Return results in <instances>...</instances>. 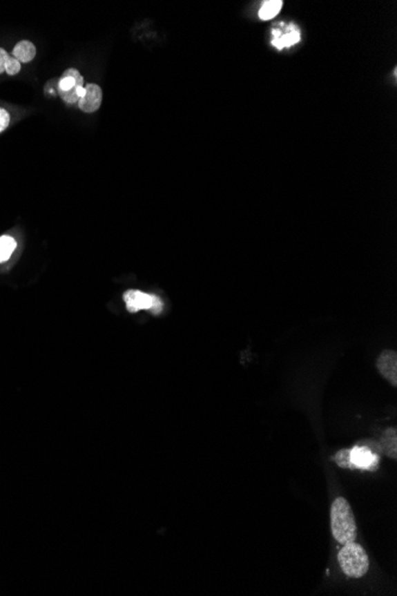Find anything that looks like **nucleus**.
<instances>
[{
    "label": "nucleus",
    "mask_w": 397,
    "mask_h": 596,
    "mask_svg": "<svg viewBox=\"0 0 397 596\" xmlns=\"http://www.w3.org/2000/svg\"><path fill=\"white\" fill-rule=\"evenodd\" d=\"M9 57L8 52H5L4 49L0 48V74L4 73L5 65H6V61L9 60Z\"/></svg>",
    "instance_id": "dca6fc26"
},
{
    "label": "nucleus",
    "mask_w": 397,
    "mask_h": 596,
    "mask_svg": "<svg viewBox=\"0 0 397 596\" xmlns=\"http://www.w3.org/2000/svg\"><path fill=\"white\" fill-rule=\"evenodd\" d=\"M103 102V90L97 84H87L81 99L79 100V108L86 113L98 111Z\"/></svg>",
    "instance_id": "6e6552de"
},
{
    "label": "nucleus",
    "mask_w": 397,
    "mask_h": 596,
    "mask_svg": "<svg viewBox=\"0 0 397 596\" xmlns=\"http://www.w3.org/2000/svg\"><path fill=\"white\" fill-rule=\"evenodd\" d=\"M10 120H11V117H10L9 112L6 111L5 108H0V133H3L9 126Z\"/></svg>",
    "instance_id": "2eb2a0df"
},
{
    "label": "nucleus",
    "mask_w": 397,
    "mask_h": 596,
    "mask_svg": "<svg viewBox=\"0 0 397 596\" xmlns=\"http://www.w3.org/2000/svg\"><path fill=\"white\" fill-rule=\"evenodd\" d=\"M380 448L388 457H391L394 459H397L396 430L389 429L385 431V434H383L382 441H380Z\"/></svg>",
    "instance_id": "9d476101"
},
{
    "label": "nucleus",
    "mask_w": 397,
    "mask_h": 596,
    "mask_svg": "<svg viewBox=\"0 0 397 596\" xmlns=\"http://www.w3.org/2000/svg\"><path fill=\"white\" fill-rule=\"evenodd\" d=\"M350 462L352 468L372 470L378 464V456L367 446H356L350 450Z\"/></svg>",
    "instance_id": "0eeeda50"
},
{
    "label": "nucleus",
    "mask_w": 397,
    "mask_h": 596,
    "mask_svg": "<svg viewBox=\"0 0 397 596\" xmlns=\"http://www.w3.org/2000/svg\"><path fill=\"white\" fill-rule=\"evenodd\" d=\"M336 463L342 468H352L350 462V450H342L338 452L336 457Z\"/></svg>",
    "instance_id": "ddd939ff"
},
{
    "label": "nucleus",
    "mask_w": 397,
    "mask_h": 596,
    "mask_svg": "<svg viewBox=\"0 0 397 596\" xmlns=\"http://www.w3.org/2000/svg\"><path fill=\"white\" fill-rule=\"evenodd\" d=\"M123 299L126 305V309L131 314H136L138 311H150L154 314H159L162 312V300L154 294L131 289L124 293Z\"/></svg>",
    "instance_id": "20e7f679"
},
{
    "label": "nucleus",
    "mask_w": 397,
    "mask_h": 596,
    "mask_svg": "<svg viewBox=\"0 0 397 596\" xmlns=\"http://www.w3.org/2000/svg\"><path fill=\"white\" fill-rule=\"evenodd\" d=\"M84 77L77 69H67L57 84V92L67 104L79 103L85 92Z\"/></svg>",
    "instance_id": "7ed1b4c3"
},
{
    "label": "nucleus",
    "mask_w": 397,
    "mask_h": 596,
    "mask_svg": "<svg viewBox=\"0 0 397 596\" xmlns=\"http://www.w3.org/2000/svg\"><path fill=\"white\" fill-rule=\"evenodd\" d=\"M283 1L281 0H270V1H265L264 4L262 5L261 10H260V12H258V16L261 18L262 21H270V19H273V18L276 17L281 9H282Z\"/></svg>",
    "instance_id": "9b49d317"
},
{
    "label": "nucleus",
    "mask_w": 397,
    "mask_h": 596,
    "mask_svg": "<svg viewBox=\"0 0 397 596\" xmlns=\"http://www.w3.org/2000/svg\"><path fill=\"white\" fill-rule=\"evenodd\" d=\"M16 247H17V242L13 237L8 235L0 236V263H4L10 260L13 251L16 250Z\"/></svg>",
    "instance_id": "f8f14e48"
},
{
    "label": "nucleus",
    "mask_w": 397,
    "mask_h": 596,
    "mask_svg": "<svg viewBox=\"0 0 397 596\" xmlns=\"http://www.w3.org/2000/svg\"><path fill=\"white\" fill-rule=\"evenodd\" d=\"M19 70H21V62L17 59L10 56L9 60L6 61V65H5V72L9 75H16L19 73Z\"/></svg>",
    "instance_id": "4468645a"
},
{
    "label": "nucleus",
    "mask_w": 397,
    "mask_h": 596,
    "mask_svg": "<svg viewBox=\"0 0 397 596\" xmlns=\"http://www.w3.org/2000/svg\"><path fill=\"white\" fill-rule=\"evenodd\" d=\"M338 562L344 574L352 579L363 577L369 571V557L362 545L355 541L346 543L338 555Z\"/></svg>",
    "instance_id": "f03ea898"
},
{
    "label": "nucleus",
    "mask_w": 397,
    "mask_h": 596,
    "mask_svg": "<svg viewBox=\"0 0 397 596\" xmlns=\"http://www.w3.org/2000/svg\"><path fill=\"white\" fill-rule=\"evenodd\" d=\"M331 530L334 539L346 544L355 541L357 537V525L350 503L344 498H337L331 507Z\"/></svg>",
    "instance_id": "f257e3e1"
},
{
    "label": "nucleus",
    "mask_w": 397,
    "mask_h": 596,
    "mask_svg": "<svg viewBox=\"0 0 397 596\" xmlns=\"http://www.w3.org/2000/svg\"><path fill=\"white\" fill-rule=\"evenodd\" d=\"M377 369L380 375L390 382L394 387L397 386V354L394 350H385L380 354L377 360Z\"/></svg>",
    "instance_id": "423d86ee"
},
{
    "label": "nucleus",
    "mask_w": 397,
    "mask_h": 596,
    "mask_svg": "<svg viewBox=\"0 0 397 596\" xmlns=\"http://www.w3.org/2000/svg\"><path fill=\"white\" fill-rule=\"evenodd\" d=\"M301 41V31L294 23H280L271 30V44L278 50L291 48Z\"/></svg>",
    "instance_id": "39448f33"
},
{
    "label": "nucleus",
    "mask_w": 397,
    "mask_h": 596,
    "mask_svg": "<svg viewBox=\"0 0 397 596\" xmlns=\"http://www.w3.org/2000/svg\"><path fill=\"white\" fill-rule=\"evenodd\" d=\"M12 54L13 57L17 59L19 62L28 64V62L34 60V57L36 56V47H35L34 44H31L29 41H21L13 48Z\"/></svg>",
    "instance_id": "1a4fd4ad"
}]
</instances>
